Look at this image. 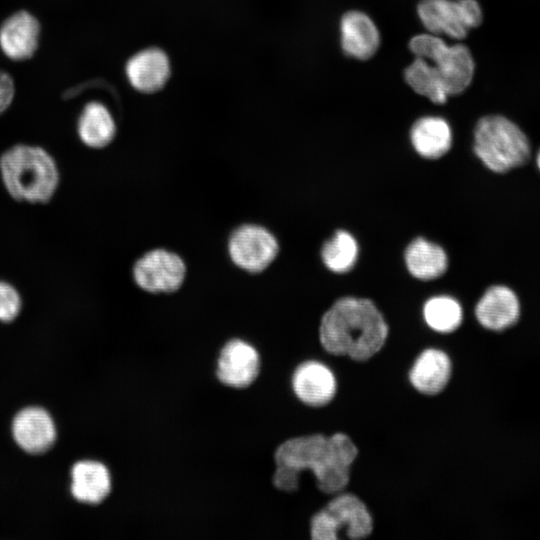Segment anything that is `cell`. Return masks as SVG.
Segmentation results:
<instances>
[{"mask_svg": "<svg viewBox=\"0 0 540 540\" xmlns=\"http://www.w3.org/2000/svg\"><path fill=\"white\" fill-rule=\"evenodd\" d=\"M357 455L356 445L344 433L288 439L275 451L273 484L282 491H295L300 473L310 470L322 492L339 493L349 482L350 468Z\"/></svg>", "mask_w": 540, "mask_h": 540, "instance_id": "cell-1", "label": "cell"}, {"mask_svg": "<svg viewBox=\"0 0 540 540\" xmlns=\"http://www.w3.org/2000/svg\"><path fill=\"white\" fill-rule=\"evenodd\" d=\"M387 336L382 313L365 298L336 300L323 314L319 327L321 345L328 353L355 361H366L377 354Z\"/></svg>", "mask_w": 540, "mask_h": 540, "instance_id": "cell-2", "label": "cell"}, {"mask_svg": "<svg viewBox=\"0 0 540 540\" xmlns=\"http://www.w3.org/2000/svg\"><path fill=\"white\" fill-rule=\"evenodd\" d=\"M0 174L8 194L16 201L46 204L60 182L57 163L40 146L16 144L0 156Z\"/></svg>", "mask_w": 540, "mask_h": 540, "instance_id": "cell-3", "label": "cell"}, {"mask_svg": "<svg viewBox=\"0 0 540 540\" xmlns=\"http://www.w3.org/2000/svg\"><path fill=\"white\" fill-rule=\"evenodd\" d=\"M473 147L481 162L496 173L526 164L531 155L526 134L517 124L501 115L485 116L477 122Z\"/></svg>", "mask_w": 540, "mask_h": 540, "instance_id": "cell-4", "label": "cell"}, {"mask_svg": "<svg viewBox=\"0 0 540 540\" xmlns=\"http://www.w3.org/2000/svg\"><path fill=\"white\" fill-rule=\"evenodd\" d=\"M409 47L416 57L433 66L449 96L462 93L470 85L475 65L465 45H448L440 36L429 33L413 37Z\"/></svg>", "mask_w": 540, "mask_h": 540, "instance_id": "cell-5", "label": "cell"}, {"mask_svg": "<svg viewBox=\"0 0 540 540\" xmlns=\"http://www.w3.org/2000/svg\"><path fill=\"white\" fill-rule=\"evenodd\" d=\"M341 530L353 540L366 538L373 530V520L367 507L353 494L338 495L311 519L310 535L313 540H337Z\"/></svg>", "mask_w": 540, "mask_h": 540, "instance_id": "cell-6", "label": "cell"}, {"mask_svg": "<svg viewBox=\"0 0 540 540\" xmlns=\"http://www.w3.org/2000/svg\"><path fill=\"white\" fill-rule=\"evenodd\" d=\"M417 11L429 33L453 39L465 38L482 21V10L476 0H421Z\"/></svg>", "mask_w": 540, "mask_h": 540, "instance_id": "cell-7", "label": "cell"}, {"mask_svg": "<svg viewBox=\"0 0 540 540\" xmlns=\"http://www.w3.org/2000/svg\"><path fill=\"white\" fill-rule=\"evenodd\" d=\"M227 249L231 261L238 268L249 273H260L275 260L279 244L265 227L243 224L229 236Z\"/></svg>", "mask_w": 540, "mask_h": 540, "instance_id": "cell-8", "label": "cell"}, {"mask_svg": "<svg viewBox=\"0 0 540 540\" xmlns=\"http://www.w3.org/2000/svg\"><path fill=\"white\" fill-rule=\"evenodd\" d=\"M132 274L137 286L146 292L171 293L182 286L186 265L177 253L156 248L135 262Z\"/></svg>", "mask_w": 540, "mask_h": 540, "instance_id": "cell-9", "label": "cell"}, {"mask_svg": "<svg viewBox=\"0 0 540 540\" xmlns=\"http://www.w3.org/2000/svg\"><path fill=\"white\" fill-rule=\"evenodd\" d=\"M259 354L249 343L234 339L221 350L217 362V377L227 386L244 388L258 376Z\"/></svg>", "mask_w": 540, "mask_h": 540, "instance_id": "cell-10", "label": "cell"}, {"mask_svg": "<svg viewBox=\"0 0 540 540\" xmlns=\"http://www.w3.org/2000/svg\"><path fill=\"white\" fill-rule=\"evenodd\" d=\"M40 31L35 16L24 10L15 12L0 26V49L13 61L27 60L38 48Z\"/></svg>", "mask_w": 540, "mask_h": 540, "instance_id": "cell-11", "label": "cell"}, {"mask_svg": "<svg viewBox=\"0 0 540 540\" xmlns=\"http://www.w3.org/2000/svg\"><path fill=\"white\" fill-rule=\"evenodd\" d=\"M520 311V300L510 287L493 285L478 300L475 317L484 328L503 331L519 320Z\"/></svg>", "mask_w": 540, "mask_h": 540, "instance_id": "cell-12", "label": "cell"}, {"mask_svg": "<svg viewBox=\"0 0 540 540\" xmlns=\"http://www.w3.org/2000/svg\"><path fill=\"white\" fill-rule=\"evenodd\" d=\"M12 433L16 443L31 454L46 452L56 440L52 418L38 407L20 411L13 420Z\"/></svg>", "mask_w": 540, "mask_h": 540, "instance_id": "cell-13", "label": "cell"}, {"mask_svg": "<svg viewBox=\"0 0 540 540\" xmlns=\"http://www.w3.org/2000/svg\"><path fill=\"white\" fill-rule=\"evenodd\" d=\"M130 85L142 93L159 91L169 79L170 62L159 48H147L134 54L125 67Z\"/></svg>", "mask_w": 540, "mask_h": 540, "instance_id": "cell-14", "label": "cell"}, {"mask_svg": "<svg viewBox=\"0 0 540 540\" xmlns=\"http://www.w3.org/2000/svg\"><path fill=\"white\" fill-rule=\"evenodd\" d=\"M336 379L332 371L317 361L299 365L292 376V388L303 403L310 406L328 404L336 394Z\"/></svg>", "mask_w": 540, "mask_h": 540, "instance_id": "cell-15", "label": "cell"}, {"mask_svg": "<svg viewBox=\"0 0 540 540\" xmlns=\"http://www.w3.org/2000/svg\"><path fill=\"white\" fill-rule=\"evenodd\" d=\"M343 51L356 59L366 60L373 56L380 44V35L374 22L365 13L349 11L340 23Z\"/></svg>", "mask_w": 540, "mask_h": 540, "instance_id": "cell-16", "label": "cell"}, {"mask_svg": "<svg viewBox=\"0 0 540 540\" xmlns=\"http://www.w3.org/2000/svg\"><path fill=\"white\" fill-rule=\"evenodd\" d=\"M451 376L449 356L439 349L421 352L409 371L412 386L422 394L436 395L444 390Z\"/></svg>", "mask_w": 540, "mask_h": 540, "instance_id": "cell-17", "label": "cell"}, {"mask_svg": "<svg viewBox=\"0 0 540 540\" xmlns=\"http://www.w3.org/2000/svg\"><path fill=\"white\" fill-rule=\"evenodd\" d=\"M71 476L72 495L80 502L98 504L110 493V474L107 468L99 462H78L73 466Z\"/></svg>", "mask_w": 540, "mask_h": 540, "instance_id": "cell-18", "label": "cell"}, {"mask_svg": "<svg viewBox=\"0 0 540 540\" xmlns=\"http://www.w3.org/2000/svg\"><path fill=\"white\" fill-rule=\"evenodd\" d=\"M415 151L427 159H437L448 152L452 143V132L448 122L436 116L418 119L410 131Z\"/></svg>", "mask_w": 540, "mask_h": 540, "instance_id": "cell-19", "label": "cell"}, {"mask_svg": "<svg viewBox=\"0 0 540 540\" xmlns=\"http://www.w3.org/2000/svg\"><path fill=\"white\" fill-rule=\"evenodd\" d=\"M77 133L87 147L100 149L109 145L116 134V124L108 108L97 101L87 103L77 122Z\"/></svg>", "mask_w": 540, "mask_h": 540, "instance_id": "cell-20", "label": "cell"}, {"mask_svg": "<svg viewBox=\"0 0 540 540\" xmlns=\"http://www.w3.org/2000/svg\"><path fill=\"white\" fill-rule=\"evenodd\" d=\"M404 259L410 274L420 280L438 278L448 267L444 249L424 238L414 239L407 246Z\"/></svg>", "mask_w": 540, "mask_h": 540, "instance_id": "cell-21", "label": "cell"}, {"mask_svg": "<svg viewBox=\"0 0 540 540\" xmlns=\"http://www.w3.org/2000/svg\"><path fill=\"white\" fill-rule=\"evenodd\" d=\"M405 79L416 93L436 104L445 103L449 96L436 70L423 58L416 57L406 68Z\"/></svg>", "mask_w": 540, "mask_h": 540, "instance_id": "cell-22", "label": "cell"}, {"mask_svg": "<svg viewBox=\"0 0 540 540\" xmlns=\"http://www.w3.org/2000/svg\"><path fill=\"white\" fill-rule=\"evenodd\" d=\"M423 316L426 324L434 331L449 333L461 325L463 310L453 297L439 295L426 301Z\"/></svg>", "mask_w": 540, "mask_h": 540, "instance_id": "cell-23", "label": "cell"}, {"mask_svg": "<svg viewBox=\"0 0 540 540\" xmlns=\"http://www.w3.org/2000/svg\"><path fill=\"white\" fill-rule=\"evenodd\" d=\"M321 257L329 270L335 273H345L357 261V241L349 232L338 230L330 240L323 244Z\"/></svg>", "mask_w": 540, "mask_h": 540, "instance_id": "cell-24", "label": "cell"}, {"mask_svg": "<svg viewBox=\"0 0 540 540\" xmlns=\"http://www.w3.org/2000/svg\"><path fill=\"white\" fill-rule=\"evenodd\" d=\"M21 307L22 300L18 290L12 284L0 280V321H13Z\"/></svg>", "mask_w": 540, "mask_h": 540, "instance_id": "cell-25", "label": "cell"}, {"mask_svg": "<svg viewBox=\"0 0 540 540\" xmlns=\"http://www.w3.org/2000/svg\"><path fill=\"white\" fill-rule=\"evenodd\" d=\"M15 93L14 82L11 76L0 70V115L7 110L13 101Z\"/></svg>", "mask_w": 540, "mask_h": 540, "instance_id": "cell-26", "label": "cell"}, {"mask_svg": "<svg viewBox=\"0 0 540 540\" xmlns=\"http://www.w3.org/2000/svg\"><path fill=\"white\" fill-rule=\"evenodd\" d=\"M536 164H537L538 169L540 170V149L536 156Z\"/></svg>", "mask_w": 540, "mask_h": 540, "instance_id": "cell-27", "label": "cell"}]
</instances>
